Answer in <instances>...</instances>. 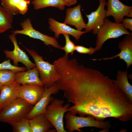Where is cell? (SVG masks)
I'll use <instances>...</instances> for the list:
<instances>
[{
    "label": "cell",
    "mask_w": 132,
    "mask_h": 132,
    "mask_svg": "<svg viewBox=\"0 0 132 132\" xmlns=\"http://www.w3.org/2000/svg\"><path fill=\"white\" fill-rule=\"evenodd\" d=\"M56 82L59 90L73 104L68 112L91 116L98 121L112 117L124 122L132 118V102L100 71L80 65L75 59L66 64Z\"/></svg>",
    "instance_id": "6da1fadb"
},
{
    "label": "cell",
    "mask_w": 132,
    "mask_h": 132,
    "mask_svg": "<svg viewBox=\"0 0 132 132\" xmlns=\"http://www.w3.org/2000/svg\"><path fill=\"white\" fill-rule=\"evenodd\" d=\"M33 106L17 98L0 109V122L10 124L26 118Z\"/></svg>",
    "instance_id": "7a4b0ae2"
},
{
    "label": "cell",
    "mask_w": 132,
    "mask_h": 132,
    "mask_svg": "<svg viewBox=\"0 0 132 132\" xmlns=\"http://www.w3.org/2000/svg\"><path fill=\"white\" fill-rule=\"evenodd\" d=\"M25 48L35 62L39 72L40 78L44 87L48 88L53 86L59 77L53 64L44 61L43 57L34 50Z\"/></svg>",
    "instance_id": "3957f363"
},
{
    "label": "cell",
    "mask_w": 132,
    "mask_h": 132,
    "mask_svg": "<svg viewBox=\"0 0 132 132\" xmlns=\"http://www.w3.org/2000/svg\"><path fill=\"white\" fill-rule=\"evenodd\" d=\"M64 103L63 100L54 98L44 113L57 132H67L64 128L63 118L65 113L68 112L70 104L69 103L64 105Z\"/></svg>",
    "instance_id": "277c9868"
},
{
    "label": "cell",
    "mask_w": 132,
    "mask_h": 132,
    "mask_svg": "<svg viewBox=\"0 0 132 132\" xmlns=\"http://www.w3.org/2000/svg\"><path fill=\"white\" fill-rule=\"evenodd\" d=\"M65 128L67 132H72L80 128L94 127L108 131L111 127L110 121H98L92 117L78 116L68 112L65 115Z\"/></svg>",
    "instance_id": "5b68a950"
},
{
    "label": "cell",
    "mask_w": 132,
    "mask_h": 132,
    "mask_svg": "<svg viewBox=\"0 0 132 132\" xmlns=\"http://www.w3.org/2000/svg\"><path fill=\"white\" fill-rule=\"evenodd\" d=\"M131 34L132 33L125 28L122 23L114 22L105 18L97 34L94 52L101 50L103 44L109 39L118 38L124 34Z\"/></svg>",
    "instance_id": "8992f818"
},
{
    "label": "cell",
    "mask_w": 132,
    "mask_h": 132,
    "mask_svg": "<svg viewBox=\"0 0 132 132\" xmlns=\"http://www.w3.org/2000/svg\"><path fill=\"white\" fill-rule=\"evenodd\" d=\"M20 25L22 29L12 31V33L16 35L22 34L39 40L48 46L50 45L57 49H59L61 47L55 38L43 34L34 29L32 25L30 19H26L21 23Z\"/></svg>",
    "instance_id": "52a82bcc"
},
{
    "label": "cell",
    "mask_w": 132,
    "mask_h": 132,
    "mask_svg": "<svg viewBox=\"0 0 132 132\" xmlns=\"http://www.w3.org/2000/svg\"><path fill=\"white\" fill-rule=\"evenodd\" d=\"M16 34L13 33L9 36V37L13 43L14 49L12 51L7 50H4L6 57L12 60L13 65L17 66L20 62L24 64L26 69L29 70L35 67L36 65L29 59L27 55L18 45L16 37Z\"/></svg>",
    "instance_id": "ba28073f"
},
{
    "label": "cell",
    "mask_w": 132,
    "mask_h": 132,
    "mask_svg": "<svg viewBox=\"0 0 132 132\" xmlns=\"http://www.w3.org/2000/svg\"><path fill=\"white\" fill-rule=\"evenodd\" d=\"M99 6L95 11L89 14H86L88 22L86 24L85 31L88 32L92 31V33L97 35L98 32L103 24L106 18V10L105 9V0H99Z\"/></svg>",
    "instance_id": "9c48e42d"
},
{
    "label": "cell",
    "mask_w": 132,
    "mask_h": 132,
    "mask_svg": "<svg viewBox=\"0 0 132 132\" xmlns=\"http://www.w3.org/2000/svg\"><path fill=\"white\" fill-rule=\"evenodd\" d=\"M59 91L56 82L49 88H44V91L41 97L33 106L26 118L30 120L37 115L44 113L48 106L54 98L52 95L56 94Z\"/></svg>",
    "instance_id": "30bf717a"
},
{
    "label": "cell",
    "mask_w": 132,
    "mask_h": 132,
    "mask_svg": "<svg viewBox=\"0 0 132 132\" xmlns=\"http://www.w3.org/2000/svg\"><path fill=\"white\" fill-rule=\"evenodd\" d=\"M44 90V87L37 85H21L19 90L18 98L34 106L41 97Z\"/></svg>",
    "instance_id": "8fae6325"
},
{
    "label": "cell",
    "mask_w": 132,
    "mask_h": 132,
    "mask_svg": "<svg viewBox=\"0 0 132 132\" xmlns=\"http://www.w3.org/2000/svg\"><path fill=\"white\" fill-rule=\"evenodd\" d=\"M106 17L112 16L115 22L120 23L124 16L132 11V6H127L119 0H108Z\"/></svg>",
    "instance_id": "7c38bea8"
},
{
    "label": "cell",
    "mask_w": 132,
    "mask_h": 132,
    "mask_svg": "<svg viewBox=\"0 0 132 132\" xmlns=\"http://www.w3.org/2000/svg\"><path fill=\"white\" fill-rule=\"evenodd\" d=\"M118 46L121 52L118 54L109 57L98 59H93L92 60H105L118 57L120 59L123 60L126 63L127 68H128L132 64V34L127 35L123 40L119 43Z\"/></svg>",
    "instance_id": "4fadbf2b"
},
{
    "label": "cell",
    "mask_w": 132,
    "mask_h": 132,
    "mask_svg": "<svg viewBox=\"0 0 132 132\" xmlns=\"http://www.w3.org/2000/svg\"><path fill=\"white\" fill-rule=\"evenodd\" d=\"M48 22L49 28L54 33L55 38L56 39L58 38L61 34H67L72 36L78 41L82 35L88 32L72 28L64 23L59 22L51 17L48 19Z\"/></svg>",
    "instance_id": "5bb4252c"
},
{
    "label": "cell",
    "mask_w": 132,
    "mask_h": 132,
    "mask_svg": "<svg viewBox=\"0 0 132 132\" xmlns=\"http://www.w3.org/2000/svg\"><path fill=\"white\" fill-rule=\"evenodd\" d=\"M21 85L15 81L3 86L0 90V109L18 98Z\"/></svg>",
    "instance_id": "9a60e30c"
},
{
    "label": "cell",
    "mask_w": 132,
    "mask_h": 132,
    "mask_svg": "<svg viewBox=\"0 0 132 132\" xmlns=\"http://www.w3.org/2000/svg\"><path fill=\"white\" fill-rule=\"evenodd\" d=\"M81 8V5L79 4L74 7L67 9L64 22L66 24L74 26L77 30L79 31H81L86 27V24L82 15Z\"/></svg>",
    "instance_id": "2e32d148"
},
{
    "label": "cell",
    "mask_w": 132,
    "mask_h": 132,
    "mask_svg": "<svg viewBox=\"0 0 132 132\" xmlns=\"http://www.w3.org/2000/svg\"><path fill=\"white\" fill-rule=\"evenodd\" d=\"M15 81L20 85L33 84L44 87L40 78L38 70L36 66L26 72L16 73Z\"/></svg>",
    "instance_id": "e0dca14e"
},
{
    "label": "cell",
    "mask_w": 132,
    "mask_h": 132,
    "mask_svg": "<svg viewBox=\"0 0 132 132\" xmlns=\"http://www.w3.org/2000/svg\"><path fill=\"white\" fill-rule=\"evenodd\" d=\"M30 0H1V6L14 15H24L27 12Z\"/></svg>",
    "instance_id": "ac0fdd59"
},
{
    "label": "cell",
    "mask_w": 132,
    "mask_h": 132,
    "mask_svg": "<svg viewBox=\"0 0 132 132\" xmlns=\"http://www.w3.org/2000/svg\"><path fill=\"white\" fill-rule=\"evenodd\" d=\"M29 120L31 132H53V127L44 113L39 114ZM55 132V131H54Z\"/></svg>",
    "instance_id": "d6986e66"
},
{
    "label": "cell",
    "mask_w": 132,
    "mask_h": 132,
    "mask_svg": "<svg viewBox=\"0 0 132 132\" xmlns=\"http://www.w3.org/2000/svg\"><path fill=\"white\" fill-rule=\"evenodd\" d=\"M127 71H118L116 80H112L114 84L132 102V86L128 79Z\"/></svg>",
    "instance_id": "ffe728a7"
},
{
    "label": "cell",
    "mask_w": 132,
    "mask_h": 132,
    "mask_svg": "<svg viewBox=\"0 0 132 132\" xmlns=\"http://www.w3.org/2000/svg\"><path fill=\"white\" fill-rule=\"evenodd\" d=\"M14 15L0 5V33L12 28Z\"/></svg>",
    "instance_id": "44dd1931"
},
{
    "label": "cell",
    "mask_w": 132,
    "mask_h": 132,
    "mask_svg": "<svg viewBox=\"0 0 132 132\" xmlns=\"http://www.w3.org/2000/svg\"><path fill=\"white\" fill-rule=\"evenodd\" d=\"M31 3L36 10L52 7L62 10L65 9V6H68L63 0H33Z\"/></svg>",
    "instance_id": "7402d4cb"
},
{
    "label": "cell",
    "mask_w": 132,
    "mask_h": 132,
    "mask_svg": "<svg viewBox=\"0 0 132 132\" xmlns=\"http://www.w3.org/2000/svg\"><path fill=\"white\" fill-rule=\"evenodd\" d=\"M15 73L9 70H0V90L3 86L15 81Z\"/></svg>",
    "instance_id": "603a6c76"
},
{
    "label": "cell",
    "mask_w": 132,
    "mask_h": 132,
    "mask_svg": "<svg viewBox=\"0 0 132 132\" xmlns=\"http://www.w3.org/2000/svg\"><path fill=\"white\" fill-rule=\"evenodd\" d=\"M10 124L14 132H31L29 120L26 118Z\"/></svg>",
    "instance_id": "cb8c5ba5"
},
{
    "label": "cell",
    "mask_w": 132,
    "mask_h": 132,
    "mask_svg": "<svg viewBox=\"0 0 132 132\" xmlns=\"http://www.w3.org/2000/svg\"><path fill=\"white\" fill-rule=\"evenodd\" d=\"M63 35L65 39V45L63 47H60L59 49L65 51L66 55H68L69 54L73 55L75 51L76 45L70 39L69 34H63Z\"/></svg>",
    "instance_id": "d4e9b609"
},
{
    "label": "cell",
    "mask_w": 132,
    "mask_h": 132,
    "mask_svg": "<svg viewBox=\"0 0 132 132\" xmlns=\"http://www.w3.org/2000/svg\"><path fill=\"white\" fill-rule=\"evenodd\" d=\"M26 69L25 67H18L12 65L11 63L10 59L0 63V70H9L16 73L18 72L25 71Z\"/></svg>",
    "instance_id": "484cf974"
},
{
    "label": "cell",
    "mask_w": 132,
    "mask_h": 132,
    "mask_svg": "<svg viewBox=\"0 0 132 132\" xmlns=\"http://www.w3.org/2000/svg\"><path fill=\"white\" fill-rule=\"evenodd\" d=\"M94 48H88L80 45H76L75 51L80 54L91 55L94 52Z\"/></svg>",
    "instance_id": "4316f807"
},
{
    "label": "cell",
    "mask_w": 132,
    "mask_h": 132,
    "mask_svg": "<svg viewBox=\"0 0 132 132\" xmlns=\"http://www.w3.org/2000/svg\"><path fill=\"white\" fill-rule=\"evenodd\" d=\"M121 23L123 26L126 29H129L132 31V18H124L122 20Z\"/></svg>",
    "instance_id": "83f0119b"
},
{
    "label": "cell",
    "mask_w": 132,
    "mask_h": 132,
    "mask_svg": "<svg viewBox=\"0 0 132 132\" xmlns=\"http://www.w3.org/2000/svg\"><path fill=\"white\" fill-rule=\"evenodd\" d=\"M67 5L70 6L76 4L77 0H63Z\"/></svg>",
    "instance_id": "f1b7e54d"
},
{
    "label": "cell",
    "mask_w": 132,
    "mask_h": 132,
    "mask_svg": "<svg viewBox=\"0 0 132 132\" xmlns=\"http://www.w3.org/2000/svg\"><path fill=\"white\" fill-rule=\"evenodd\" d=\"M127 17L132 18V11L128 13L126 16Z\"/></svg>",
    "instance_id": "f546056e"
},
{
    "label": "cell",
    "mask_w": 132,
    "mask_h": 132,
    "mask_svg": "<svg viewBox=\"0 0 132 132\" xmlns=\"http://www.w3.org/2000/svg\"></svg>",
    "instance_id": "4dcf8cb0"
}]
</instances>
